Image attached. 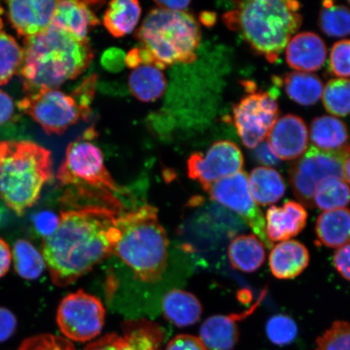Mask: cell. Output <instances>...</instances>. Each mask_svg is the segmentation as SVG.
<instances>
[{"label":"cell","mask_w":350,"mask_h":350,"mask_svg":"<svg viewBox=\"0 0 350 350\" xmlns=\"http://www.w3.org/2000/svg\"><path fill=\"white\" fill-rule=\"evenodd\" d=\"M103 2L59 1L52 25L78 41H89L88 34L100 24L94 8Z\"/></svg>","instance_id":"obj_16"},{"label":"cell","mask_w":350,"mask_h":350,"mask_svg":"<svg viewBox=\"0 0 350 350\" xmlns=\"http://www.w3.org/2000/svg\"><path fill=\"white\" fill-rule=\"evenodd\" d=\"M13 260L16 273L25 280L38 279L45 269L42 253L27 240L16 241L13 247Z\"/></svg>","instance_id":"obj_32"},{"label":"cell","mask_w":350,"mask_h":350,"mask_svg":"<svg viewBox=\"0 0 350 350\" xmlns=\"http://www.w3.org/2000/svg\"><path fill=\"white\" fill-rule=\"evenodd\" d=\"M334 264L338 273L350 282V243L336 251L334 257Z\"/></svg>","instance_id":"obj_44"},{"label":"cell","mask_w":350,"mask_h":350,"mask_svg":"<svg viewBox=\"0 0 350 350\" xmlns=\"http://www.w3.org/2000/svg\"><path fill=\"white\" fill-rule=\"evenodd\" d=\"M327 46L318 34L304 32L288 42L286 62L293 69L301 72H316L325 64Z\"/></svg>","instance_id":"obj_18"},{"label":"cell","mask_w":350,"mask_h":350,"mask_svg":"<svg viewBox=\"0 0 350 350\" xmlns=\"http://www.w3.org/2000/svg\"><path fill=\"white\" fill-rule=\"evenodd\" d=\"M135 36L161 70L193 63L201 40L198 22L190 13L159 8L148 12Z\"/></svg>","instance_id":"obj_7"},{"label":"cell","mask_w":350,"mask_h":350,"mask_svg":"<svg viewBox=\"0 0 350 350\" xmlns=\"http://www.w3.org/2000/svg\"><path fill=\"white\" fill-rule=\"evenodd\" d=\"M316 233L319 242L327 247L340 248L350 243V209L323 212L317 218Z\"/></svg>","instance_id":"obj_23"},{"label":"cell","mask_w":350,"mask_h":350,"mask_svg":"<svg viewBox=\"0 0 350 350\" xmlns=\"http://www.w3.org/2000/svg\"><path fill=\"white\" fill-rule=\"evenodd\" d=\"M265 295L262 292L260 299L252 306L250 310L240 314H231L228 316H214L206 319L200 327V340L209 350H232L237 345L239 332L237 322L246 318L257 308Z\"/></svg>","instance_id":"obj_17"},{"label":"cell","mask_w":350,"mask_h":350,"mask_svg":"<svg viewBox=\"0 0 350 350\" xmlns=\"http://www.w3.org/2000/svg\"><path fill=\"white\" fill-rule=\"evenodd\" d=\"M15 113L14 103L10 95L0 90V126L10 122Z\"/></svg>","instance_id":"obj_47"},{"label":"cell","mask_w":350,"mask_h":350,"mask_svg":"<svg viewBox=\"0 0 350 350\" xmlns=\"http://www.w3.org/2000/svg\"><path fill=\"white\" fill-rule=\"evenodd\" d=\"M164 316L174 325L185 327L195 325L202 314V305L191 293L172 290L163 299Z\"/></svg>","instance_id":"obj_22"},{"label":"cell","mask_w":350,"mask_h":350,"mask_svg":"<svg viewBox=\"0 0 350 350\" xmlns=\"http://www.w3.org/2000/svg\"><path fill=\"white\" fill-rule=\"evenodd\" d=\"M345 159L319 151L313 146L295 161L288 180L296 198L306 208H314V195L319 183L328 178L344 179Z\"/></svg>","instance_id":"obj_10"},{"label":"cell","mask_w":350,"mask_h":350,"mask_svg":"<svg viewBox=\"0 0 350 350\" xmlns=\"http://www.w3.org/2000/svg\"><path fill=\"white\" fill-rule=\"evenodd\" d=\"M165 350H208L200 338L191 335H178L170 341Z\"/></svg>","instance_id":"obj_42"},{"label":"cell","mask_w":350,"mask_h":350,"mask_svg":"<svg viewBox=\"0 0 350 350\" xmlns=\"http://www.w3.org/2000/svg\"><path fill=\"white\" fill-rule=\"evenodd\" d=\"M288 97L303 106H312L321 99L323 83L317 75L308 72H293L282 81Z\"/></svg>","instance_id":"obj_28"},{"label":"cell","mask_w":350,"mask_h":350,"mask_svg":"<svg viewBox=\"0 0 350 350\" xmlns=\"http://www.w3.org/2000/svg\"><path fill=\"white\" fill-rule=\"evenodd\" d=\"M350 203V187L344 179L328 178L318 185L314 195V207L329 211L344 208Z\"/></svg>","instance_id":"obj_31"},{"label":"cell","mask_w":350,"mask_h":350,"mask_svg":"<svg viewBox=\"0 0 350 350\" xmlns=\"http://www.w3.org/2000/svg\"><path fill=\"white\" fill-rule=\"evenodd\" d=\"M319 26L327 36L344 38L350 35V10L334 2L323 3L319 12Z\"/></svg>","instance_id":"obj_33"},{"label":"cell","mask_w":350,"mask_h":350,"mask_svg":"<svg viewBox=\"0 0 350 350\" xmlns=\"http://www.w3.org/2000/svg\"><path fill=\"white\" fill-rule=\"evenodd\" d=\"M120 238L115 252L139 280L156 283L167 267L168 238L159 213L151 205L133 210L117 219Z\"/></svg>","instance_id":"obj_5"},{"label":"cell","mask_w":350,"mask_h":350,"mask_svg":"<svg viewBox=\"0 0 350 350\" xmlns=\"http://www.w3.org/2000/svg\"><path fill=\"white\" fill-rule=\"evenodd\" d=\"M97 135L92 126L68 144L57 178L61 185L70 188L64 200L91 201L120 211L122 204L113 193L122 190L108 172L102 150L93 143Z\"/></svg>","instance_id":"obj_4"},{"label":"cell","mask_w":350,"mask_h":350,"mask_svg":"<svg viewBox=\"0 0 350 350\" xmlns=\"http://www.w3.org/2000/svg\"><path fill=\"white\" fill-rule=\"evenodd\" d=\"M24 50L4 29L0 17V85L8 84L23 64Z\"/></svg>","instance_id":"obj_30"},{"label":"cell","mask_w":350,"mask_h":350,"mask_svg":"<svg viewBox=\"0 0 350 350\" xmlns=\"http://www.w3.org/2000/svg\"><path fill=\"white\" fill-rule=\"evenodd\" d=\"M349 3L350 4V1H349Z\"/></svg>","instance_id":"obj_54"},{"label":"cell","mask_w":350,"mask_h":350,"mask_svg":"<svg viewBox=\"0 0 350 350\" xmlns=\"http://www.w3.org/2000/svg\"><path fill=\"white\" fill-rule=\"evenodd\" d=\"M97 81L98 76L93 74V75L86 77L72 93L81 107L90 115H91V105L94 98L96 89H97Z\"/></svg>","instance_id":"obj_39"},{"label":"cell","mask_w":350,"mask_h":350,"mask_svg":"<svg viewBox=\"0 0 350 350\" xmlns=\"http://www.w3.org/2000/svg\"><path fill=\"white\" fill-rule=\"evenodd\" d=\"M106 310L98 297L80 290L66 296L57 312V323L68 340L86 342L102 332Z\"/></svg>","instance_id":"obj_9"},{"label":"cell","mask_w":350,"mask_h":350,"mask_svg":"<svg viewBox=\"0 0 350 350\" xmlns=\"http://www.w3.org/2000/svg\"><path fill=\"white\" fill-rule=\"evenodd\" d=\"M124 52L118 48H111L104 52L102 56V64L105 69L111 72H119L125 65Z\"/></svg>","instance_id":"obj_41"},{"label":"cell","mask_w":350,"mask_h":350,"mask_svg":"<svg viewBox=\"0 0 350 350\" xmlns=\"http://www.w3.org/2000/svg\"><path fill=\"white\" fill-rule=\"evenodd\" d=\"M200 21L202 22V24L205 26H213L216 23L217 21V16L215 13L210 12H204L201 13L200 16Z\"/></svg>","instance_id":"obj_51"},{"label":"cell","mask_w":350,"mask_h":350,"mask_svg":"<svg viewBox=\"0 0 350 350\" xmlns=\"http://www.w3.org/2000/svg\"><path fill=\"white\" fill-rule=\"evenodd\" d=\"M59 1L51 0H13L0 7V12H5L12 27L21 37L36 36L53 22Z\"/></svg>","instance_id":"obj_14"},{"label":"cell","mask_w":350,"mask_h":350,"mask_svg":"<svg viewBox=\"0 0 350 350\" xmlns=\"http://www.w3.org/2000/svg\"><path fill=\"white\" fill-rule=\"evenodd\" d=\"M254 150H255L253 152L254 159L257 163L266 166V167L277 165L281 163V160L271 150L268 142H262Z\"/></svg>","instance_id":"obj_45"},{"label":"cell","mask_w":350,"mask_h":350,"mask_svg":"<svg viewBox=\"0 0 350 350\" xmlns=\"http://www.w3.org/2000/svg\"><path fill=\"white\" fill-rule=\"evenodd\" d=\"M17 327L16 318L10 310L0 308V343L14 335Z\"/></svg>","instance_id":"obj_43"},{"label":"cell","mask_w":350,"mask_h":350,"mask_svg":"<svg viewBox=\"0 0 350 350\" xmlns=\"http://www.w3.org/2000/svg\"><path fill=\"white\" fill-rule=\"evenodd\" d=\"M190 3V1H155L157 8L172 12H185Z\"/></svg>","instance_id":"obj_49"},{"label":"cell","mask_w":350,"mask_h":350,"mask_svg":"<svg viewBox=\"0 0 350 350\" xmlns=\"http://www.w3.org/2000/svg\"><path fill=\"white\" fill-rule=\"evenodd\" d=\"M310 255L305 245L295 240L283 241L269 256L271 272L282 280L294 279L308 266Z\"/></svg>","instance_id":"obj_21"},{"label":"cell","mask_w":350,"mask_h":350,"mask_svg":"<svg viewBox=\"0 0 350 350\" xmlns=\"http://www.w3.org/2000/svg\"><path fill=\"white\" fill-rule=\"evenodd\" d=\"M142 15L141 4L135 0H116L109 3L103 24L115 38L126 36L133 31Z\"/></svg>","instance_id":"obj_27"},{"label":"cell","mask_w":350,"mask_h":350,"mask_svg":"<svg viewBox=\"0 0 350 350\" xmlns=\"http://www.w3.org/2000/svg\"><path fill=\"white\" fill-rule=\"evenodd\" d=\"M323 103L331 115L345 117L350 115V80L336 78L328 81L323 90Z\"/></svg>","instance_id":"obj_34"},{"label":"cell","mask_w":350,"mask_h":350,"mask_svg":"<svg viewBox=\"0 0 350 350\" xmlns=\"http://www.w3.org/2000/svg\"><path fill=\"white\" fill-rule=\"evenodd\" d=\"M211 200L231 210L254 232L262 243L268 248L273 247L266 234L264 214L254 201L248 185V174L241 172L220 179L206 190Z\"/></svg>","instance_id":"obj_11"},{"label":"cell","mask_w":350,"mask_h":350,"mask_svg":"<svg viewBox=\"0 0 350 350\" xmlns=\"http://www.w3.org/2000/svg\"><path fill=\"white\" fill-rule=\"evenodd\" d=\"M20 70L26 94L57 90L81 75L94 59L89 41L81 42L51 25L24 42Z\"/></svg>","instance_id":"obj_2"},{"label":"cell","mask_w":350,"mask_h":350,"mask_svg":"<svg viewBox=\"0 0 350 350\" xmlns=\"http://www.w3.org/2000/svg\"><path fill=\"white\" fill-rule=\"evenodd\" d=\"M308 212L304 205L288 200L282 207L272 206L266 213V234L271 243L287 241L305 228Z\"/></svg>","instance_id":"obj_19"},{"label":"cell","mask_w":350,"mask_h":350,"mask_svg":"<svg viewBox=\"0 0 350 350\" xmlns=\"http://www.w3.org/2000/svg\"><path fill=\"white\" fill-rule=\"evenodd\" d=\"M234 3L235 10L222 16L226 27L239 33L248 45L269 63L277 62L303 21L300 3L277 0Z\"/></svg>","instance_id":"obj_3"},{"label":"cell","mask_w":350,"mask_h":350,"mask_svg":"<svg viewBox=\"0 0 350 350\" xmlns=\"http://www.w3.org/2000/svg\"><path fill=\"white\" fill-rule=\"evenodd\" d=\"M33 223L38 233L47 238L54 234L59 226V218L53 213L43 211L34 217Z\"/></svg>","instance_id":"obj_40"},{"label":"cell","mask_w":350,"mask_h":350,"mask_svg":"<svg viewBox=\"0 0 350 350\" xmlns=\"http://www.w3.org/2000/svg\"><path fill=\"white\" fill-rule=\"evenodd\" d=\"M329 70L332 75L350 77V40H341L332 47Z\"/></svg>","instance_id":"obj_37"},{"label":"cell","mask_w":350,"mask_h":350,"mask_svg":"<svg viewBox=\"0 0 350 350\" xmlns=\"http://www.w3.org/2000/svg\"><path fill=\"white\" fill-rule=\"evenodd\" d=\"M316 350H350V323L336 321L319 336Z\"/></svg>","instance_id":"obj_36"},{"label":"cell","mask_w":350,"mask_h":350,"mask_svg":"<svg viewBox=\"0 0 350 350\" xmlns=\"http://www.w3.org/2000/svg\"><path fill=\"white\" fill-rule=\"evenodd\" d=\"M19 350H76L68 339L51 334H41L25 339Z\"/></svg>","instance_id":"obj_38"},{"label":"cell","mask_w":350,"mask_h":350,"mask_svg":"<svg viewBox=\"0 0 350 350\" xmlns=\"http://www.w3.org/2000/svg\"><path fill=\"white\" fill-rule=\"evenodd\" d=\"M344 179L350 185V155L345 160L343 165Z\"/></svg>","instance_id":"obj_52"},{"label":"cell","mask_w":350,"mask_h":350,"mask_svg":"<svg viewBox=\"0 0 350 350\" xmlns=\"http://www.w3.org/2000/svg\"><path fill=\"white\" fill-rule=\"evenodd\" d=\"M12 262V252L8 244L0 238V278L10 271Z\"/></svg>","instance_id":"obj_48"},{"label":"cell","mask_w":350,"mask_h":350,"mask_svg":"<svg viewBox=\"0 0 350 350\" xmlns=\"http://www.w3.org/2000/svg\"><path fill=\"white\" fill-rule=\"evenodd\" d=\"M278 116L277 100L266 92L253 91L233 107L235 128L244 146L251 150L268 137Z\"/></svg>","instance_id":"obj_12"},{"label":"cell","mask_w":350,"mask_h":350,"mask_svg":"<svg viewBox=\"0 0 350 350\" xmlns=\"http://www.w3.org/2000/svg\"><path fill=\"white\" fill-rule=\"evenodd\" d=\"M264 244L255 234L239 235L231 241L228 257L232 267L243 273H254L265 260Z\"/></svg>","instance_id":"obj_25"},{"label":"cell","mask_w":350,"mask_h":350,"mask_svg":"<svg viewBox=\"0 0 350 350\" xmlns=\"http://www.w3.org/2000/svg\"><path fill=\"white\" fill-rule=\"evenodd\" d=\"M266 334L271 342L286 345L297 338V327L294 319L286 314H275L267 322Z\"/></svg>","instance_id":"obj_35"},{"label":"cell","mask_w":350,"mask_h":350,"mask_svg":"<svg viewBox=\"0 0 350 350\" xmlns=\"http://www.w3.org/2000/svg\"><path fill=\"white\" fill-rule=\"evenodd\" d=\"M122 330V338L134 350H161L165 338L163 328L146 319L126 321Z\"/></svg>","instance_id":"obj_29"},{"label":"cell","mask_w":350,"mask_h":350,"mask_svg":"<svg viewBox=\"0 0 350 350\" xmlns=\"http://www.w3.org/2000/svg\"><path fill=\"white\" fill-rule=\"evenodd\" d=\"M271 150L280 160L299 159L308 146V129L301 118L286 115L275 121L268 135Z\"/></svg>","instance_id":"obj_15"},{"label":"cell","mask_w":350,"mask_h":350,"mask_svg":"<svg viewBox=\"0 0 350 350\" xmlns=\"http://www.w3.org/2000/svg\"><path fill=\"white\" fill-rule=\"evenodd\" d=\"M129 86L135 98L143 103H152L164 94L166 79L156 66L141 65L130 74Z\"/></svg>","instance_id":"obj_26"},{"label":"cell","mask_w":350,"mask_h":350,"mask_svg":"<svg viewBox=\"0 0 350 350\" xmlns=\"http://www.w3.org/2000/svg\"><path fill=\"white\" fill-rule=\"evenodd\" d=\"M310 137L312 146L319 151L345 160L350 155L347 126L335 117L316 118L310 124Z\"/></svg>","instance_id":"obj_20"},{"label":"cell","mask_w":350,"mask_h":350,"mask_svg":"<svg viewBox=\"0 0 350 350\" xmlns=\"http://www.w3.org/2000/svg\"><path fill=\"white\" fill-rule=\"evenodd\" d=\"M122 342V336L115 334H108L88 345L84 350H119Z\"/></svg>","instance_id":"obj_46"},{"label":"cell","mask_w":350,"mask_h":350,"mask_svg":"<svg viewBox=\"0 0 350 350\" xmlns=\"http://www.w3.org/2000/svg\"><path fill=\"white\" fill-rule=\"evenodd\" d=\"M125 64L130 68L135 69L142 65L141 59H139L138 48L130 51L126 55Z\"/></svg>","instance_id":"obj_50"},{"label":"cell","mask_w":350,"mask_h":350,"mask_svg":"<svg viewBox=\"0 0 350 350\" xmlns=\"http://www.w3.org/2000/svg\"><path fill=\"white\" fill-rule=\"evenodd\" d=\"M52 178L51 152L31 142H0V198L17 215L33 206Z\"/></svg>","instance_id":"obj_6"},{"label":"cell","mask_w":350,"mask_h":350,"mask_svg":"<svg viewBox=\"0 0 350 350\" xmlns=\"http://www.w3.org/2000/svg\"><path fill=\"white\" fill-rule=\"evenodd\" d=\"M243 164V152L237 144L219 141L205 152L192 153L187 161L188 176L199 182L206 191L220 179L241 172Z\"/></svg>","instance_id":"obj_13"},{"label":"cell","mask_w":350,"mask_h":350,"mask_svg":"<svg viewBox=\"0 0 350 350\" xmlns=\"http://www.w3.org/2000/svg\"><path fill=\"white\" fill-rule=\"evenodd\" d=\"M17 107L31 117L47 135H62L78 122L88 121L91 117L72 94L59 90L26 94L17 103Z\"/></svg>","instance_id":"obj_8"},{"label":"cell","mask_w":350,"mask_h":350,"mask_svg":"<svg viewBox=\"0 0 350 350\" xmlns=\"http://www.w3.org/2000/svg\"><path fill=\"white\" fill-rule=\"evenodd\" d=\"M115 209L100 205H86L61 213L54 234L45 238L42 255L57 286L66 287L113 252L120 232Z\"/></svg>","instance_id":"obj_1"},{"label":"cell","mask_w":350,"mask_h":350,"mask_svg":"<svg viewBox=\"0 0 350 350\" xmlns=\"http://www.w3.org/2000/svg\"><path fill=\"white\" fill-rule=\"evenodd\" d=\"M119 350H134L133 348L130 347L128 344L125 342L124 338H122V342L120 345Z\"/></svg>","instance_id":"obj_53"},{"label":"cell","mask_w":350,"mask_h":350,"mask_svg":"<svg viewBox=\"0 0 350 350\" xmlns=\"http://www.w3.org/2000/svg\"><path fill=\"white\" fill-rule=\"evenodd\" d=\"M248 185L254 201L262 206L278 202L286 190L282 174L266 166L252 170L248 176Z\"/></svg>","instance_id":"obj_24"}]
</instances>
